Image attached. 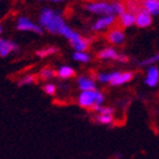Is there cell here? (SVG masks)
I'll list each match as a JSON object with an SVG mask.
<instances>
[{"label":"cell","instance_id":"cell-10","mask_svg":"<svg viewBox=\"0 0 159 159\" xmlns=\"http://www.w3.org/2000/svg\"><path fill=\"white\" fill-rule=\"evenodd\" d=\"M77 84L79 88L82 90V92H86V91H94L96 90V85L92 80L88 79V77L81 76L77 79Z\"/></svg>","mask_w":159,"mask_h":159},{"label":"cell","instance_id":"cell-8","mask_svg":"<svg viewBox=\"0 0 159 159\" xmlns=\"http://www.w3.org/2000/svg\"><path fill=\"white\" fill-rule=\"evenodd\" d=\"M151 15L146 9L139 10L135 15V24L139 27H147L151 24Z\"/></svg>","mask_w":159,"mask_h":159},{"label":"cell","instance_id":"cell-18","mask_svg":"<svg viewBox=\"0 0 159 159\" xmlns=\"http://www.w3.org/2000/svg\"><path fill=\"white\" fill-rule=\"evenodd\" d=\"M58 49L55 48V47H50V48H47V49H41L39 51H37V56L40 58H44V57L49 56V55H52V53L57 52Z\"/></svg>","mask_w":159,"mask_h":159},{"label":"cell","instance_id":"cell-20","mask_svg":"<svg viewBox=\"0 0 159 159\" xmlns=\"http://www.w3.org/2000/svg\"><path fill=\"white\" fill-rule=\"evenodd\" d=\"M40 75H41V77H42L43 80H49V79H51V77H53L55 72H53L51 68H49V67H46V68H43V70L40 72Z\"/></svg>","mask_w":159,"mask_h":159},{"label":"cell","instance_id":"cell-24","mask_svg":"<svg viewBox=\"0 0 159 159\" xmlns=\"http://www.w3.org/2000/svg\"><path fill=\"white\" fill-rule=\"evenodd\" d=\"M100 113V115H111L114 113V109L113 108H110V107H102L100 108V110L98 111Z\"/></svg>","mask_w":159,"mask_h":159},{"label":"cell","instance_id":"cell-12","mask_svg":"<svg viewBox=\"0 0 159 159\" xmlns=\"http://www.w3.org/2000/svg\"><path fill=\"white\" fill-rule=\"evenodd\" d=\"M120 23L125 27L132 26L133 24H135V15L132 11H125L123 15H120Z\"/></svg>","mask_w":159,"mask_h":159},{"label":"cell","instance_id":"cell-1","mask_svg":"<svg viewBox=\"0 0 159 159\" xmlns=\"http://www.w3.org/2000/svg\"><path fill=\"white\" fill-rule=\"evenodd\" d=\"M39 22L41 27H44L47 31H49L50 33L63 35L67 40H70V42L81 38L79 33H76L73 29H70L68 25H66L61 15L59 13H57L56 10L51 9V8L47 7V8H43L41 10V14L39 16Z\"/></svg>","mask_w":159,"mask_h":159},{"label":"cell","instance_id":"cell-5","mask_svg":"<svg viewBox=\"0 0 159 159\" xmlns=\"http://www.w3.org/2000/svg\"><path fill=\"white\" fill-rule=\"evenodd\" d=\"M16 27L18 31H23V32H34V33L38 34H42V27L38 25V24H34L27 17L18 18Z\"/></svg>","mask_w":159,"mask_h":159},{"label":"cell","instance_id":"cell-13","mask_svg":"<svg viewBox=\"0 0 159 159\" xmlns=\"http://www.w3.org/2000/svg\"><path fill=\"white\" fill-rule=\"evenodd\" d=\"M98 56L100 59H118L119 55L113 48H106V49L101 50Z\"/></svg>","mask_w":159,"mask_h":159},{"label":"cell","instance_id":"cell-17","mask_svg":"<svg viewBox=\"0 0 159 159\" xmlns=\"http://www.w3.org/2000/svg\"><path fill=\"white\" fill-rule=\"evenodd\" d=\"M73 58L74 60L80 61V63H89L91 59L90 55H88L85 51H75L73 53Z\"/></svg>","mask_w":159,"mask_h":159},{"label":"cell","instance_id":"cell-23","mask_svg":"<svg viewBox=\"0 0 159 159\" xmlns=\"http://www.w3.org/2000/svg\"><path fill=\"white\" fill-rule=\"evenodd\" d=\"M43 90H44V92H46L47 94L52 96V94H55V92H56V85H53V84L49 83V84H46V85H44Z\"/></svg>","mask_w":159,"mask_h":159},{"label":"cell","instance_id":"cell-9","mask_svg":"<svg viewBox=\"0 0 159 159\" xmlns=\"http://www.w3.org/2000/svg\"><path fill=\"white\" fill-rule=\"evenodd\" d=\"M114 20H115V17H114V16H102V17H100L99 20L93 24L92 29L94 31L105 30V29H107V27L110 26V25L114 23Z\"/></svg>","mask_w":159,"mask_h":159},{"label":"cell","instance_id":"cell-25","mask_svg":"<svg viewBox=\"0 0 159 159\" xmlns=\"http://www.w3.org/2000/svg\"><path fill=\"white\" fill-rule=\"evenodd\" d=\"M117 60H119V61H123V63H126L127 60H129V58L126 56H124V55H119V57H118V59Z\"/></svg>","mask_w":159,"mask_h":159},{"label":"cell","instance_id":"cell-4","mask_svg":"<svg viewBox=\"0 0 159 159\" xmlns=\"http://www.w3.org/2000/svg\"><path fill=\"white\" fill-rule=\"evenodd\" d=\"M85 8L89 11L98 15H103V16H114V5L108 2H91L88 3Z\"/></svg>","mask_w":159,"mask_h":159},{"label":"cell","instance_id":"cell-21","mask_svg":"<svg viewBox=\"0 0 159 159\" xmlns=\"http://www.w3.org/2000/svg\"><path fill=\"white\" fill-rule=\"evenodd\" d=\"M97 120L101 124H110L113 122V116L111 115H99L97 117Z\"/></svg>","mask_w":159,"mask_h":159},{"label":"cell","instance_id":"cell-14","mask_svg":"<svg viewBox=\"0 0 159 159\" xmlns=\"http://www.w3.org/2000/svg\"><path fill=\"white\" fill-rule=\"evenodd\" d=\"M124 39H125L124 33L119 30L111 31L109 33V35H108V40H109L111 43H114V44H120V43L124 42Z\"/></svg>","mask_w":159,"mask_h":159},{"label":"cell","instance_id":"cell-15","mask_svg":"<svg viewBox=\"0 0 159 159\" xmlns=\"http://www.w3.org/2000/svg\"><path fill=\"white\" fill-rule=\"evenodd\" d=\"M70 43V46L73 47V49H75V51H84V50L89 47V41L84 38H79V39L74 40L72 41Z\"/></svg>","mask_w":159,"mask_h":159},{"label":"cell","instance_id":"cell-26","mask_svg":"<svg viewBox=\"0 0 159 159\" xmlns=\"http://www.w3.org/2000/svg\"><path fill=\"white\" fill-rule=\"evenodd\" d=\"M1 32H2V27H1V25H0V34H1Z\"/></svg>","mask_w":159,"mask_h":159},{"label":"cell","instance_id":"cell-11","mask_svg":"<svg viewBox=\"0 0 159 159\" xmlns=\"http://www.w3.org/2000/svg\"><path fill=\"white\" fill-rule=\"evenodd\" d=\"M143 6L151 16L159 14V0H146L143 2Z\"/></svg>","mask_w":159,"mask_h":159},{"label":"cell","instance_id":"cell-22","mask_svg":"<svg viewBox=\"0 0 159 159\" xmlns=\"http://www.w3.org/2000/svg\"><path fill=\"white\" fill-rule=\"evenodd\" d=\"M35 81V77L33 75H26L25 77L20 80V82H18V85L22 86V85H27V84H31V83H33Z\"/></svg>","mask_w":159,"mask_h":159},{"label":"cell","instance_id":"cell-16","mask_svg":"<svg viewBox=\"0 0 159 159\" xmlns=\"http://www.w3.org/2000/svg\"><path fill=\"white\" fill-rule=\"evenodd\" d=\"M57 74H58V76L61 77V79H70V77L74 76L75 72H74V70L72 67L67 66V65H64V66L59 67Z\"/></svg>","mask_w":159,"mask_h":159},{"label":"cell","instance_id":"cell-2","mask_svg":"<svg viewBox=\"0 0 159 159\" xmlns=\"http://www.w3.org/2000/svg\"><path fill=\"white\" fill-rule=\"evenodd\" d=\"M133 79V73L131 72H113V73H103L98 75V81L101 83H110L111 85H122L124 83L129 82Z\"/></svg>","mask_w":159,"mask_h":159},{"label":"cell","instance_id":"cell-3","mask_svg":"<svg viewBox=\"0 0 159 159\" xmlns=\"http://www.w3.org/2000/svg\"><path fill=\"white\" fill-rule=\"evenodd\" d=\"M105 97L100 91H86V92H81L79 96V105L84 108H93L94 106H101L103 102Z\"/></svg>","mask_w":159,"mask_h":159},{"label":"cell","instance_id":"cell-19","mask_svg":"<svg viewBox=\"0 0 159 159\" xmlns=\"http://www.w3.org/2000/svg\"><path fill=\"white\" fill-rule=\"evenodd\" d=\"M157 61H159V52L156 53V55H153V56H151L150 58H147L146 60L141 61L140 65H141V66H149V65H152V64L157 63Z\"/></svg>","mask_w":159,"mask_h":159},{"label":"cell","instance_id":"cell-7","mask_svg":"<svg viewBox=\"0 0 159 159\" xmlns=\"http://www.w3.org/2000/svg\"><path fill=\"white\" fill-rule=\"evenodd\" d=\"M144 82L148 86H156L159 83V70L155 66H150L147 72V76Z\"/></svg>","mask_w":159,"mask_h":159},{"label":"cell","instance_id":"cell-6","mask_svg":"<svg viewBox=\"0 0 159 159\" xmlns=\"http://www.w3.org/2000/svg\"><path fill=\"white\" fill-rule=\"evenodd\" d=\"M17 50V44L10 40L1 39L0 38V57H6Z\"/></svg>","mask_w":159,"mask_h":159}]
</instances>
